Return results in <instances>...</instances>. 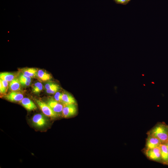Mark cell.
<instances>
[{
    "mask_svg": "<svg viewBox=\"0 0 168 168\" xmlns=\"http://www.w3.org/2000/svg\"><path fill=\"white\" fill-rule=\"evenodd\" d=\"M161 151V162L167 164L168 161V148L165 143H161L159 146Z\"/></svg>",
    "mask_w": 168,
    "mask_h": 168,
    "instance_id": "11",
    "label": "cell"
},
{
    "mask_svg": "<svg viewBox=\"0 0 168 168\" xmlns=\"http://www.w3.org/2000/svg\"><path fill=\"white\" fill-rule=\"evenodd\" d=\"M44 114L41 113L34 115L32 119L33 126L38 128H41L45 126L47 123V120Z\"/></svg>",
    "mask_w": 168,
    "mask_h": 168,
    "instance_id": "4",
    "label": "cell"
},
{
    "mask_svg": "<svg viewBox=\"0 0 168 168\" xmlns=\"http://www.w3.org/2000/svg\"><path fill=\"white\" fill-rule=\"evenodd\" d=\"M161 144V142L157 138L152 135L148 134L145 149H151L159 147Z\"/></svg>",
    "mask_w": 168,
    "mask_h": 168,
    "instance_id": "7",
    "label": "cell"
},
{
    "mask_svg": "<svg viewBox=\"0 0 168 168\" xmlns=\"http://www.w3.org/2000/svg\"><path fill=\"white\" fill-rule=\"evenodd\" d=\"M60 89V86H59L53 87L49 89L46 90V92L49 94H54Z\"/></svg>",
    "mask_w": 168,
    "mask_h": 168,
    "instance_id": "18",
    "label": "cell"
},
{
    "mask_svg": "<svg viewBox=\"0 0 168 168\" xmlns=\"http://www.w3.org/2000/svg\"><path fill=\"white\" fill-rule=\"evenodd\" d=\"M130 0H128V1H129Z\"/></svg>",
    "mask_w": 168,
    "mask_h": 168,
    "instance_id": "25",
    "label": "cell"
},
{
    "mask_svg": "<svg viewBox=\"0 0 168 168\" xmlns=\"http://www.w3.org/2000/svg\"><path fill=\"white\" fill-rule=\"evenodd\" d=\"M20 102L22 106L28 111L33 110L37 109L35 103L28 98H23Z\"/></svg>",
    "mask_w": 168,
    "mask_h": 168,
    "instance_id": "9",
    "label": "cell"
},
{
    "mask_svg": "<svg viewBox=\"0 0 168 168\" xmlns=\"http://www.w3.org/2000/svg\"><path fill=\"white\" fill-rule=\"evenodd\" d=\"M43 88L42 84L40 82H35L32 86V91L33 92L38 94L40 92Z\"/></svg>",
    "mask_w": 168,
    "mask_h": 168,
    "instance_id": "16",
    "label": "cell"
},
{
    "mask_svg": "<svg viewBox=\"0 0 168 168\" xmlns=\"http://www.w3.org/2000/svg\"><path fill=\"white\" fill-rule=\"evenodd\" d=\"M35 100L43 114L46 116L53 118L58 116L47 103L39 100L36 99Z\"/></svg>",
    "mask_w": 168,
    "mask_h": 168,
    "instance_id": "3",
    "label": "cell"
},
{
    "mask_svg": "<svg viewBox=\"0 0 168 168\" xmlns=\"http://www.w3.org/2000/svg\"><path fill=\"white\" fill-rule=\"evenodd\" d=\"M167 164H168V162L167 163Z\"/></svg>",
    "mask_w": 168,
    "mask_h": 168,
    "instance_id": "24",
    "label": "cell"
},
{
    "mask_svg": "<svg viewBox=\"0 0 168 168\" xmlns=\"http://www.w3.org/2000/svg\"><path fill=\"white\" fill-rule=\"evenodd\" d=\"M148 134L157 138L161 143H166L168 141V125L159 123L152 128Z\"/></svg>",
    "mask_w": 168,
    "mask_h": 168,
    "instance_id": "1",
    "label": "cell"
},
{
    "mask_svg": "<svg viewBox=\"0 0 168 168\" xmlns=\"http://www.w3.org/2000/svg\"><path fill=\"white\" fill-rule=\"evenodd\" d=\"M47 104L58 116L62 115L63 106V105L62 103L56 101L54 98H50L48 99Z\"/></svg>",
    "mask_w": 168,
    "mask_h": 168,
    "instance_id": "6",
    "label": "cell"
},
{
    "mask_svg": "<svg viewBox=\"0 0 168 168\" xmlns=\"http://www.w3.org/2000/svg\"><path fill=\"white\" fill-rule=\"evenodd\" d=\"M145 154L149 159L157 162H161L160 149L159 147L151 149H145Z\"/></svg>",
    "mask_w": 168,
    "mask_h": 168,
    "instance_id": "2",
    "label": "cell"
},
{
    "mask_svg": "<svg viewBox=\"0 0 168 168\" xmlns=\"http://www.w3.org/2000/svg\"><path fill=\"white\" fill-rule=\"evenodd\" d=\"M167 146L168 148V141L165 143Z\"/></svg>",
    "mask_w": 168,
    "mask_h": 168,
    "instance_id": "23",
    "label": "cell"
},
{
    "mask_svg": "<svg viewBox=\"0 0 168 168\" xmlns=\"http://www.w3.org/2000/svg\"><path fill=\"white\" fill-rule=\"evenodd\" d=\"M38 70L36 68H30L23 69L22 72V73L31 78H33L37 77V74Z\"/></svg>",
    "mask_w": 168,
    "mask_h": 168,
    "instance_id": "14",
    "label": "cell"
},
{
    "mask_svg": "<svg viewBox=\"0 0 168 168\" xmlns=\"http://www.w3.org/2000/svg\"><path fill=\"white\" fill-rule=\"evenodd\" d=\"M6 99L12 102L20 101L24 98L21 93L16 91H12L5 97Z\"/></svg>",
    "mask_w": 168,
    "mask_h": 168,
    "instance_id": "8",
    "label": "cell"
},
{
    "mask_svg": "<svg viewBox=\"0 0 168 168\" xmlns=\"http://www.w3.org/2000/svg\"><path fill=\"white\" fill-rule=\"evenodd\" d=\"M61 103L63 105L76 104V101L74 98L68 92H63Z\"/></svg>",
    "mask_w": 168,
    "mask_h": 168,
    "instance_id": "10",
    "label": "cell"
},
{
    "mask_svg": "<svg viewBox=\"0 0 168 168\" xmlns=\"http://www.w3.org/2000/svg\"><path fill=\"white\" fill-rule=\"evenodd\" d=\"M19 80L22 86H29L30 84V82L20 76H19Z\"/></svg>",
    "mask_w": 168,
    "mask_h": 168,
    "instance_id": "17",
    "label": "cell"
},
{
    "mask_svg": "<svg viewBox=\"0 0 168 168\" xmlns=\"http://www.w3.org/2000/svg\"><path fill=\"white\" fill-rule=\"evenodd\" d=\"M117 2L120 3H124L128 1V0H115Z\"/></svg>",
    "mask_w": 168,
    "mask_h": 168,
    "instance_id": "22",
    "label": "cell"
},
{
    "mask_svg": "<svg viewBox=\"0 0 168 168\" xmlns=\"http://www.w3.org/2000/svg\"><path fill=\"white\" fill-rule=\"evenodd\" d=\"M58 86H59L58 85L55 83L53 82H48L45 84L44 87L45 90H47Z\"/></svg>",
    "mask_w": 168,
    "mask_h": 168,
    "instance_id": "20",
    "label": "cell"
},
{
    "mask_svg": "<svg viewBox=\"0 0 168 168\" xmlns=\"http://www.w3.org/2000/svg\"><path fill=\"white\" fill-rule=\"evenodd\" d=\"M0 78L8 82H10L15 78V76L12 73L5 72L0 73Z\"/></svg>",
    "mask_w": 168,
    "mask_h": 168,
    "instance_id": "15",
    "label": "cell"
},
{
    "mask_svg": "<svg viewBox=\"0 0 168 168\" xmlns=\"http://www.w3.org/2000/svg\"><path fill=\"white\" fill-rule=\"evenodd\" d=\"M37 77L43 81H47L52 78V76L49 74L42 70H38Z\"/></svg>",
    "mask_w": 168,
    "mask_h": 168,
    "instance_id": "12",
    "label": "cell"
},
{
    "mask_svg": "<svg viewBox=\"0 0 168 168\" xmlns=\"http://www.w3.org/2000/svg\"><path fill=\"white\" fill-rule=\"evenodd\" d=\"M20 84L19 79L15 78L10 82L9 84V89L12 91H18L21 88Z\"/></svg>",
    "mask_w": 168,
    "mask_h": 168,
    "instance_id": "13",
    "label": "cell"
},
{
    "mask_svg": "<svg viewBox=\"0 0 168 168\" xmlns=\"http://www.w3.org/2000/svg\"><path fill=\"white\" fill-rule=\"evenodd\" d=\"M0 82H1L2 84L4 90V93H5L7 91L8 88V82L5 80L1 79H0Z\"/></svg>",
    "mask_w": 168,
    "mask_h": 168,
    "instance_id": "19",
    "label": "cell"
},
{
    "mask_svg": "<svg viewBox=\"0 0 168 168\" xmlns=\"http://www.w3.org/2000/svg\"><path fill=\"white\" fill-rule=\"evenodd\" d=\"M77 112L76 104L63 105L62 116L65 118L70 117L76 114Z\"/></svg>",
    "mask_w": 168,
    "mask_h": 168,
    "instance_id": "5",
    "label": "cell"
},
{
    "mask_svg": "<svg viewBox=\"0 0 168 168\" xmlns=\"http://www.w3.org/2000/svg\"><path fill=\"white\" fill-rule=\"evenodd\" d=\"M63 93L57 92L55 93L54 99L56 101L61 102Z\"/></svg>",
    "mask_w": 168,
    "mask_h": 168,
    "instance_id": "21",
    "label": "cell"
}]
</instances>
